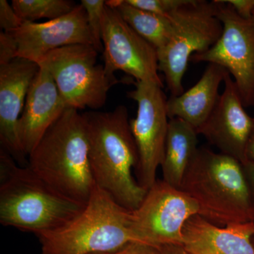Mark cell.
I'll list each match as a JSON object with an SVG mask.
<instances>
[{
	"instance_id": "6da1fadb",
	"label": "cell",
	"mask_w": 254,
	"mask_h": 254,
	"mask_svg": "<svg viewBox=\"0 0 254 254\" xmlns=\"http://www.w3.org/2000/svg\"><path fill=\"white\" fill-rule=\"evenodd\" d=\"M83 115L95 186L109 193L124 208L136 210L148 190L133 176V169L138 167V153L128 109L121 105L113 111H90Z\"/></svg>"
},
{
	"instance_id": "7a4b0ae2",
	"label": "cell",
	"mask_w": 254,
	"mask_h": 254,
	"mask_svg": "<svg viewBox=\"0 0 254 254\" xmlns=\"http://www.w3.org/2000/svg\"><path fill=\"white\" fill-rule=\"evenodd\" d=\"M28 167L60 194L86 204L95 187L86 119L67 108L28 155Z\"/></svg>"
},
{
	"instance_id": "3957f363",
	"label": "cell",
	"mask_w": 254,
	"mask_h": 254,
	"mask_svg": "<svg viewBox=\"0 0 254 254\" xmlns=\"http://www.w3.org/2000/svg\"><path fill=\"white\" fill-rule=\"evenodd\" d=\"M85 205L60 194L28 166H20L0 150L1 225L36 235L63 226Z\"/></svg>"
},
{
	"instance_id": "277c9868",
	"label": "cell",
	"mask_w": 254,
	"mask_h": 254,
	"mask_svg": "<svg viewBox=\"0 0 254 254\" xmlns=\"http://www.w3.org/2000/svg\"><path fill=\"white\" fill-rule=\"evenodd\" d=\"M180 190L196 202L202 218L219 227L254 221L250 190L242 163L200 147Z\"/></svg>"
},
{
	"instance_id": "5b68a950",
	"label": "cell",
	"mask_w": 254,
	"mask_h": 254,
	"mask_svg": "<svg viewBox=\"0 0 254 254\" xmlns=\"http://www.w3.org/2000/svg\"><path fill=\"white\" fill-rule=\"evenodd\" d=\"M130 210L95 186L81 213L63 226L36 234L42 254L115 253L133 242Z\"/></svg>"
},
{
	"instance_id": "8992f818",
	"label": "cell",
	"mask_w": 254,
	"mask_h": 254,
	"mask_svg": "<svg viewBox=\"0 0 254 254\" xmlns=\"http://www.w3.org/2000/svg\"><path fill=\"white\" fill-rule=\"evenodd\" d=\"M172 31L166 46L158 50L159 71L165 76L170 97L184 93L182 79L190 58L204 53L221 36L215 0H188L168 15Z\"/></svg>"
},
{
	"instance_id": "52a82bcc",
	"label": "cell",
	"mask_w": 254,
	"mask_h": 254,
	"mask_svg": "<svg viewBox=\"0 0 254 254\" xmlns=\"http://www.w3.org/2000/svg\"><path fill=\"white\" fill-rule=\"evenodd\" d=\"M98 53L91 45H74L50 52L39 63L51 74L67 108L100 109L119 83L97 64Z\"/></svg>"
},
{
	"instance_id": "ba28073f",
	"label": "cell",
	"mask_w": 254,
	"mask_h": 254,
	"mask_svg": "<svg viewBox=\"0 0 254 254\" xmlns=\"http://www.w3.org/2000/svg\"><path fill=\"white\" fill-rule=\"evenodd\" d=\"M198 214L196 202L180 189L157 180L141 205L130 212L129 227L133 242L160 247L183 245L184 226Z\"/></svg>"
},
{
	"instance_id": "9c48e42d",
	"label": "cell",
	"mask_w": 254,
	"mask_h": 254,
	"mask_svg": "<svg viewBox=\"0 0 254 254\" xmlns=\"http://www.w3.org/2000/svg\"><path fill=\"white\" fill-rule=\"evenodd\" d=\"M215 1L217 16L223 26L221 36L210 49L193 55L190 61L226 68L233 76L244 106L254 107V14L244 18L226 1Z\"/></svg>"
},
{
	"instance_id": "30bf717a",
	"label": "cell",
	"mask_w": 254,
	"mask_h": 254,
	"mask_svg": "<svg viewBox=\"0 0 254 254\" xmlns=\"http://www.w3.org/2000/svg\"><path fill=\"white\" fill-rule=\"evenodd\" d=\"M127 96L137 103L136 118L130 120L138 149V182L147 190L157 181L156 174L165 158L169 119L163 87L151 82L136 81Z\"/></svg>"
},
{
	"instance_id": "8fae6325",
	"label": "cell",
	"mask_w": 254,
	"mask_h": 254,
	"mask_svg": "<svg viewBox=\"0 0 254 254\" xmlns=\"http://www.w3.org/2000/svg\"><path fill=\"white\" fill-rule=\"evenodd\" d=\"M104 67L108 75L122 71L136 81L163 87L159 76L158 51L123 19L118 10L105 4L103 17Z\"/></svg>"
},
{
	"instance_id": "7c38bea8",
	"label": "cell",
	"mask_w": 254,
	"mask_h": 254,
	"mask_svg": "<svg viewBox=\"0 0 254 254\" xmlns=\"http://www.w3.org/2000/svg\"><path fill=\"white\" fill-rule=\"evenodd\" d=\"M208 120L196 129L222 154L247 161V148L254 128V117L246 112L236 84L230 74Z\"/></svg>"
},
{
	"instance_id": "4fadbf2b",
	"label": "cell",
	"mask_w": 254,
	"mask_h": 254,
	"mask_svg": "<svg viewBox=\"0 0 254 254\" xmlns=\"http://www.w3.org/2000/svg\"><path fill=\"white\" fill-rule=\"evenodd\" d=\"M16 48V58L39 64L50 52L74 45H91L93 42L86 10L80 3L64 16L43 23L24 21L11 32Z\"/></svg>"
},
{
	"instance_id": "5bb4252c",
	"label": "cell",
	"mask_w": 254,
	"mask_h": 254,
	"mask_svg": "<svg viewBox=\"0 0 254 254\" xmlns=\"http://www.w3.org/2000/svg\"><path fill=\"white\" fill-rule=\"evenodd\" d=\"M38 64L21 58L0 64V144L20 166H28L18 133V120Z\"/></svg>"
},
{
	"instance_id": "9a60e30c",
	"label": "cell",
	"mask_w": 254,
	"mask_h": 254,
	"mask_svg": "<svg viewBox=\"0 0 254 254\" xmlns=\"http://www.w3.org/2000/svg\"><path fill=\"white\" fill-rule=\"evenodd\" d=\"M66 109L51 74L44 66H40L39 71L30 86L18 120V137L28 158Z\"/></svg>"
},
{
	"instance_id": "2e32d148",
	"label": "cell",
	"mask_w": 254,
	"mask_h": 254,
	"mask_svg": "<svg viewBox=\"0 0 254 254\" xmlns=\"http://www.w3.org/2000/svg\"><path fill=\"white\" fill-rule=\"evenodd\" d=\"M182 233L189 254H254V221L219 227L197 214L187 220Z\"/></svg>"
},
{
	"instance_id": "e0dca14e",
	"label": "cell",
	"mask_w": 254,
	"mask_h": 254,
	"mask_svg": "<svg viewBox=\"0 0 254 254\" xmlns=\"http://www.w3.org/2000/svg\"><path fill=\"white\" fill-rule=\"evenodd\" d=\"M228 74L226 68L209 63L194 86L179 96L168 99L169 119H181L198 129L215 108L220 97L219 88Z\"/></svg>"
},
{
	"instance_id": "ac0fdd59",
	"label": "cell",
	"mask_w": 254,
	"mask_h": 254,
	"mask_svg": "<svg viewBox=\"0 0 254 254\" xmlns=\"http://www.w3.org/2000/svg\"><path fill=\"white\" fill-rule=\"evenodd\" d=\"M198 133L194 127L181 119H170L161 168L163 181L181 188L184 177L198 150Z\"/></svg>"
},
{
	"instance_id": "d6986e66",
	"label": "cell",
	"mask_w": 254,
	"mask_h": 254,
	"mask_svg": "<svg viewBox=\"0 0 254 254\" xmlns=\"http://www.w3.org/2000/svg\"><path fill=\"white\" fill-rule=\"evenodd\" d=\"M105 4L118 10L123 19L157 51L166 46L172 31L168 16H160L131 6L125 0H109Z\"/></svg>"
},
{
	"instance_id": "ffe728a7",
	"label": "cell",
	"mask_w": 254,
	"mask_h": 254,
	"mask_svg": "<svg viewBox=\"0 0 254 254\" xmlns=\"http://www.w3.org/2000/svg\"><path fill=\"white\" fill-rule=\"evenodd\" d=\"M11 6L24 22L56 19L71 12L78 4L70 0H12Z\"/></svg>"
},
{
	"instance_id": "44dd1931",
	"label": "cell",
	"mask_w": 254,
	"mask_h": 254,
	"mask_svg": "<svg viewBox=\"0 0 254 254\" xmlns=\"http://www.w3.org/2000/svg\"><path fill=\"white\" fill-rule=\"evenodd\" d=\"M81 4L86 10L87 23L93 42V46L98 53L103 52L102 33L103 17L105 7L103 0H81Z\"/></svg>"
},
{
	"instance_id": "7402d4cb",
	"label": "cell",
	"mask_w": 254,
	"mask_h": 254,
	"mask_svg": "<svg viewBox=\"0 0 254 254\" xmlns=\"http://www.w3.org/2000/svg\"><path fill=\"white\" fill-rule=\"evenodd\" d=\"M128 4L138 9L160 16H168L186 4L188 0H125Z\"/></svg>"
},
{
	"instance_id": "603a6c76",
	"label": "cell",
	"mask_w": 254,
	"mask_h": 254,
	"mask_svg": "<svg viewBox=\"0 0 254 254\" xmlns=\"http://www.w3.org/2000/svg\"><path fill=\"white\" fill-rule=\"evenodd\" d=\"M23 21L16 14V11L6 0H0V28L1 31L6 33L18 29Z\"/></svg>"
},
{
	"instance_id": "cb8c5ba5",
	"label": "cell",
	"mask_w": 254,
	"mask_h": 254,
	"mask_svg": "<svg viewBox=\"0 0 254 254\" xmlns=\"http://www.w3.org/2000/svg\"><path fill=\"white\" fill-rule=\"evenodd\" d=\"M16 58V48L11 33L0 32V64Z\"/></svg>"
},
{
	"instance_id": "d4e9b609",
	"label": "cell",
	"mask_w": 254,
	"mask_h": 254,
	"mask_svg": "<svg viewBox=\"0 0 254 254\" xmlns=\"http://www.w3.org/2000/svg\"><path fill=\"white\" fill-rule=\"evenodd\" d=\"M118 254H162L158 247L139 242H131L121 249Z\"/></svg>"
},
{
	"instance_id": "484cf974",
	"label": "cell",
	"mask_w": 254,
	"mask_h": 254,
	"mask_svg": "<svg viewBox=\"0 0 254 254\" xmlns=\"http://www.w3.org/2000/svg\"><path fill=\"white\" fill-rule=\"evenodd\" d=\"M235 11L244 18H250L254 14V0H227Z\"/></svg>"
},
{
	"instance_id": "4316f807",
	"label": "cell",
	"mask_w": 254,
	"mask_h": 254,
	"mask_svg": "<svg viewBox=\"0 0 254 254\" xmlns=\"http://www.w3.org/2000/svg\"><path fill=\"white\" fill-rule=\"evenodd\" d=\"M243 168L244 174L249 190H250V197L254 195V162L247 160L245 163L242 164ZM254 211V207L253 208Z\"/></svg>"
},
{
	"instance_id": "83f0119b",
	"label": "cell",
	"mask_w": 254,
	"mask_h": 254,
	"mask_svg": "<svg viewBox=\"0 0 254 254\" xmlns=\"http://www.w3.org/2000/svg\"><path fill=\"white\" fill-rule=\"evenodd\" d=\"M160 249L162 254H189L182 245H166Z\"/></svg>"
},
{
	"instance_id": "f1b7e54d",
	"label": "cell",
	"mask_w": 254,
	"mask_h": 254,
	"mask_svg": "<svg viewBox=\"0 0 254 254\" xmlns=\"http://www.w3.org/2000/svg\"><path fill=\"white\" fill-rule=\"evenodd\" d=\"M246 155H247V160H249V161L254 162V125L253 131H252V136L250 137V141H249L248 145H247V153H246Z\"/></svg>"
},
{
	"instance_id": "f546056e",
	"label": "cell",
	"mask_w": 254,
	"mask_h": 254,
	"mask_svg": "<svg viewBox=\"0 0 254 254\" xmlns=\"http://www.w3.org/2000/svg\"><path fill=\"white\" fill-rule=\"evenodd\" d=\"M118 254L117 252H115V253H100V254Z\"/></svg>"
},
{
	"instance_id": "4dcf8cb0",
	"label": "cell",
	"mask_w": 254,
	"mask_h": 254,
	"mask_svg": "<svg viewBox=\"0 0 254 254\" xmlns=\"http://www.w3.org/2000/svg\"><path fill=\"white\" fill-rule=\"evenodd\" d=\"M252 242H253V245L254 246V237H253V240H252Z\"/></svg>"
}]
</instances>
